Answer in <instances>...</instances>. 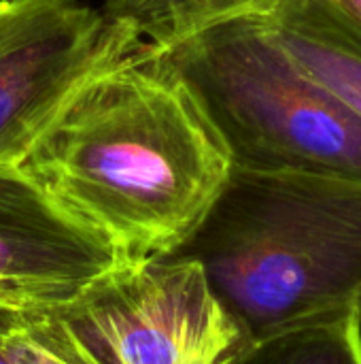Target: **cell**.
I'll use <instances>...</instances> for the list:
<instances>
[{
  "instance_id": "obj_1",
  "label": "cell",
  "mask_w": 361,
  "mask_h": 364,
  "mask_svg": "<svg viewBox=\"0 0 361 364\" xmlns=\"http://www.w3.org/2000/svg\"><path fill=\"white\" fill-rule=\"evenodd\" d=\"M17 168L123 260H143L194 235L232 158L183 77L134 43L64 100Z\"/></svg>"
},
{
  "instance_id": "obj_2",
  "label": "cell",
  "mask_w": 361,
  "mask_h": 364,
  "mask_svg": "<svg viewBox=\"0 0 361 364\" xmlns=\"http://www.w3.org/2000/svg\"><path fill=\"white\" fill-rule=\"evenodd\" d=\"M172 254L200 264L251 343L361 311V181L232 166Z\"/></svg>"
},
{
  "instance_id": "obj_3",
  "label": "cell",
  "mask_w": 361,
  "mask_h": 364,
  "mask_svg": "<svg viewBox=\"0 0 361 364\" xmlns=\"http://www.w3.org/2000/svg\"><path fill=\"white\" fill-rule=\"evenodd\" d=\"M153 51L189 85L232 166L361 181V122L309 79L251 13Z\"/></svg>"
},
{
  "instance_id": "obj_4",
  "label": "cell",
  "mask_w": 361,
  "mask_h": 364,
  "mask_svg": "<svg viewBox=\"0 0 361 364\" xmlns=\"http://www.w3.org/2000/svg\"><path fill=\"white\" fill-rule=\"evenodd\" d=\"M43 309L89 364H230L251 346L200 264L179 254L123 260Z\"/></svg>"
},
{
  "instance_id": "obj_5",
  "label": "cell",
  "mask_w": 361,
  "mask_h": 364,
  "mask_svg": "<svg viewBox=\"0 0 361 364\" xmlns=\"http://www.w3.org/2000/svg\"><path fill=\"white\" fill-rule=\"evenodd\" d=\"M134 43L81 0H0V166H17L64 100Z\"/></svg>"
},
{
  "instance_id": "obj_6",
  "label": "cell",
  "mask_w": 361,
  "mask_h": 364,
  "mask_svg": "<svg viewBox=\"0 0 361 364\" xmlns=\"http://www.w3.org/2000/svg\"><path fill=\"white\" fill-rule=\"evenodd\" d=\"M123 262L17 166H0V286L17 309L55 305Z\"/></svg>"
},
{
  "instance_id": "obj_7",
  "label": "cell",
  "mask_w": 361,
  "mask_h": 364,
  "mask_svg": "<svg viewBox=\"0 0 361 364\" xmlns=\"http://www.w3.org/2000/svg\"><path fill=\"white\" fill-rule=\"evenodd\" d=\"M251 15L272 43L361 122V36L319 0H266Z\"/></svg>"
},
{
  "instance_id": "obj_8",
  "label": "cell",
  "mask_w": 361,
  "mask_h": 364,
  "mask_svg": "<svg viewBox=\"0 0 361 364\" xmlns=\"http://www.w3.org/2000/svg\"><path fill=\"white\" fill-rule=\"evenodd\" d=\"M266 0H106L104 19L136 43L162 49L213 23L251 13Z\"/></svg>"
},
{
  "instance_id": "obj_9",
  "label": "cell",
  "mask_w": 361,
  "mask_h": 364,
  "mask_svg": "<svg viewBox=\"0 0 361 364\" xmlns=\"http://www.w3.org/2000/svg\"><path fill=\"white\" fill-rule=\"evenodd\" d=\"M230 364H361V311L253 341Z\"/></svg>"
},
{
  "instance_id": "obj_10",
  "label": "cell",
  "mask_w": 361,
  "mask_h": 364,
  "mask_svg": "<svg viewBox=\"0 0 361 364\" xmlns=\"http://www.w3.org/2000/svg\"><path fill=\"white\" fill-rule=\"evenodd\" d=\"M2 352L9 364H89L43 307L4 309Z\"/></svg>"
},
{
  "instance_id": "obj_11",
  "label": "cell",
  "mask_w": 361,
  "mask_h": 364,
  "mask_svg": "<svg viewBox=\"0 0 361 364\" xmlns=\"http://www.w3.org/2000/svg\"><path fill=\"white\" fill-rule=\"evenodd\" d=\"M338 21L361 36V0H319Z\"/></svg>"
},
{
  "instance_id": "obj_12",
  "label": "cell",
  "mask_w": 361,
  "mask_h": 364,
  "mask_svg": "<svg viewBox=\"0 0 361 364\" xmlns=\"http://www.w3.org/2000/svg\"><path fill=\"white\" fill-rule=\"evenodd\" d=\"M0 307H11V309H17V305L13 303V299L9 296V292L0 286Z\"/></svg>"
},
{
  "instance_id": "obj_13",
  "label": "cell",
  "mask_w": 361,
  "mask_h": 364,
  "mask_svg": "<svg viewBox=\"0 0 361 364\" xmlns=\"http://www.w3.org/2000/svg\"><path fill=\"white\" fill-rule=\"evenodd\" d=\"M4 309L6 307H0V364H9L4 358V352H2V328H4Z\"/></svg>"
}]
</instances>
